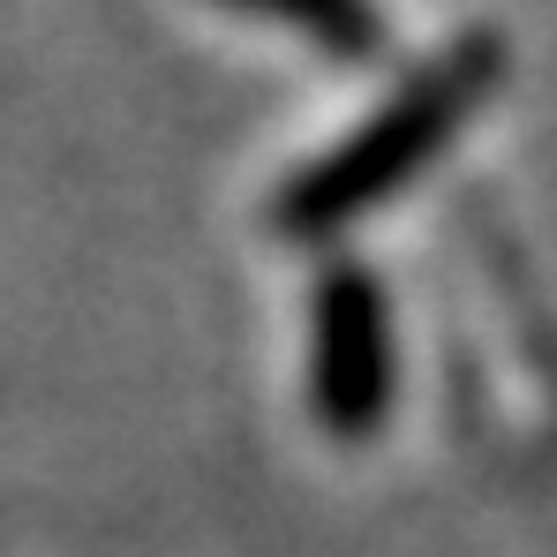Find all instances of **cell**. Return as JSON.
<instances>
[{
	"mask_svg": "<svg viewBox=\"0 0 557 557\" xmlns=\"http://www.w3.org/2000/svg\"><path fill=\"white\" fill-rule=\"evenodd\" d=\"M490 84H497V46L490 38H467L453 53H437L399 98H384L339 151L309 159L286 182V196H278V211H272L278 234H301L309 242V234H332V226L362 219L384 196H399V188L445 151V136L490 98Z\"/></svg>",
	"mask_w": 557,
	"mask_h": 557,
	"instance_id": "obj_1",
	"label": "cell"
},
{
	"mask_svg": "<svg viewBox=\"0 0 557 557\" xmlns=\"http://www.w3.org/2000/svg\"><path fill=\"white\" fill-rule=\"evenodd\" d=\"M234 8L264 15V23H286V30H301V38H317V46L347 53V61L384 46V23H376L370 0H234Z\"/></svg>",
	"mask_w": 557,
	"mask_h": 557,
	"instance_id": "obj_3",
	"label": "cell"
},
{
	"mask_svg": "<svg viewBox=\"0 0 557 557\" xmlns=\"http://www.w3.org/2000/svg\"><path fill=\"white\" fill-rule=\"evenodd\" d=\"M309 407L332 437H370L392 407V317L362 264H332L309 301Z\"/></svg>",
	"mask_w": 557,
	"mask_h": 557,
	"instance_id": "obj_2",
	"label": "cell"
}]
</instances>
